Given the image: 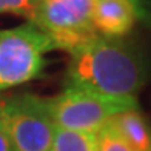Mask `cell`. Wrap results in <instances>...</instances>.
<instances>
[{"mask_svg":"<svg viewBox=\"0 0 151 151\" xmlns=\"http://www.w3.org/2000/svg\"><path fill=\"white\" fill-rule=\"evenodd\" d=\"M54 125L74 131L97 133L113 116L139 108L136 99H119L66 86L56 97L46 99Z\"/></svg>","mask_w":151,"mask_h":151,"instance_id":"obj_4","label":"cell"},{"mask_svg":"<svg viewBox=\"0 0 151 151\" xmlns=\"http://www.w3.org/2000/svg\"><path fill=\"white\" fill-rule=\"evenodd\" d=\"M109 123L134 151H151V127L139 108L113 116Z\"/></svg>","mask_w":151,"mask_h":151,"instance_id":"obj_7","label":"cell"},{"mask_svg":"<svg viewBox=\"0 0 151 151\" xmlns=\"http://www.w3.org/2000/svg\"><path fill=\"white\" fill-rule=\"evenodd\" d=\"M50 151H97V137L96 133L56 127Z\"/></svg>","mask_w":151,"mask_h":151,"instance_id":"obj_8","label":"cell"},{"mask_svg":"<svg viewBox=\"0 0 151 151\" xmlns=\"http://www.w3.org/2000/svg\"><path fill=\"white\" fill-rule=\"evenodd\" d=\"M0 151H12V147H11V143H9L2 127H0Z\"/></svg>","mask_w":151,"mask_h":151,"instance_id":"obj_12","label":"cell"},{"mask_svg":"<svg viewBox=\"0 0 151 151\" xmlns=\"http://www.w3.org/2000/svg\"><path fill=\"white\" fill-rule=\"evenodd\" d=\"M0 127L12 151H50L54 136L48 100L31 93L0 99Z\"/></svg>","mask_w":151,"mask_h":151,"instance_id":"obj_3","label":"cell"},{"mask_svg":"<svg viewBox=\"0 0 151 151\" xmlns=\"http://www.w3.org/2000/svg\"><path fill=\"white\" fill-rule=\"evenodd\" d=\"M42 0H0V14H12L34 22Z\"/></svg>","mask_w":151,"mask_h":151,"instance_id":"obj_10","label":"cell"},{"mask_svg":"<svg viewBox=\"0 0 151 151\" xmlns=\"http://www.w3.org/2000/svg\"><path fill=\"white\" fill-rule=\"evenodd\" d=\"M96 137H97V151H134L120 137L109 120L96 133Z\"/></svg>","mask_w":151,"mask_h":151,"instance_id":"obj_9","label":"cell"},{"mask_svg":"<svg viewBox=\"0 0 151 151\" xmlns=\"http://www.w3.org/2000/svg\"><path fill=\"white\" fill-rule=\"evenodd\" d=\"M147 60L120 37H94L71 54L66 86L119 99H136L147 82Z\"/></svg>","mask_w":151,"mask_h":151,"instance_id":"obj_1","label":"cell"},{"mask_svg":"<svg viewBox=\"0 0 151 151\" xmlns=\"http://www.w3.org/2000/svg\"><path fill=\"white\" fill-rule=\"evenodd\" d=\"M139 19L136 0H96L93 25L104 37H122L128 34Z\"/></svg>","mask_w":151,"mask_h":151,"instance_id":"obj_6","label":"cell"},{"mask_svg":"<svg viewBox=\"0 0 151 151\" xmlns=\"http://www.w3.org/2000/svg\"><path fill=\"white\" fill-rule=\"evenodd\" d=\"M139 6V17L151 22V0H136Z\"/></svg>","mask_w":151,"mask_h":151,"instance_id":"obj_11","label":"cell"},{"mask_svg":"<svg viewBox=\"0 0 151 151\" xmlns=\"http://www.w3.org/2000/svg\"><path fill=\"white\" fill-rule=\"evenodd\" d=\"M52 50V42L32 22L0 29V93L43 77L45 54Z\"/></svg>","mask_w":151,"mask_h":151,"instance_id":"obj_2","label":"cell"},{"mask_svg":"<svg viewBox=\"0 0 151 151\" xmlns=\"http://www.w3.org/2000/svg\"><path fill=\"white\" fill-rule=\"evenodd\" d=\"M96 0H42L34 25L52 42L54 50L76 52L99 36L93 25Z\"/></svg>","mask_w":151,"mask_h":151,"instance_id":"obj_5","label":"cell"}]
</instances>
